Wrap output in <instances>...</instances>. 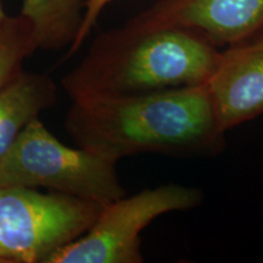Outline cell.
Returning a JSON list of instances; mask_svg holds the SVG:
<instances>
[{
	"label": "cell",
	"mask_w": 263,
	"mask_h": 263,
	"mask_svg": "<svg viewBox=\"0 0 263 263\" xmlns=\"http://www.w3.org/2000/svg\"><path fill=\"white\" fill-rule=\"evenodd\" d=\"M65 127L77 146L115 162L140 154L212 157L227 146L205 84L72 101Z\"/></svg>",
	"instance_id": "obj_1"
},
{
	"label": "cell",
	"mask_w": 263,
	"mask_h": 263,
	"mask_svg": "<svg viewBox=\"0 0 263 263\" xmlns=\"http://www.w3.org/2000/svg\"><path fill=\"white\" fill-rule=\"evenodd\" d=\"M219 50L202 32L139 14L103 32L61 84L72 101L205 84Z\"/></svg>",
	"instance_id": "obj_2"
},
{
	"label": "cell",
	"mask_w": 263,
	"mask_h": 263,
	"mask_svg": "<svg viewBox=\"0 0 263 263\" xmlns=\"http://www.w3.org/2000/svg\"><path fill=\"white\" fill-rule=\"evenodd\" d=\"M116 164L93 151L65 145L35 118L0 160V186L45 188L103 206L127 195Z\"/></svg>",
	"instance_id": "obj_3"
},
{
	"label": "cell",
	"mask_w": 263,
	"mask_h": 263,
	"mask_svg": "<svg viewBox=\"0 0 263 263\" xmlns=\"http://www.w3.org/2000/svg\"><path fill=\"white\" fill-rule=\"evenodd\" d=\"M101 205L58 192L0 186V261L47 263L90 228Z\"/></svg>",
	"instance_id": "obj_4"
},
{
	"label": "cell",
	"mask_w": 263,
	"mask_h": 263,
	"mask_svg": "<svg viewBox=\"0 0 263 263\" xmlns=\"http://www.w3.org/2000/svg\"><path fill=\"white\" fill-rule=\"evenodd\" d=\"M205 194L196 186L163 184L101 206L93 224L59 249L47 263H141L140 234L160 216L200 206Z\"/></svg>",
	"instance_id": "obj_5"
},
{
	"label": "cell",
	"mask_w": 263,
	"mask_h": 263,
	"mask_svg": "<svg viewBox=\"0 0 263 263\" xmlns=\"http://www.w3.org/2000/svg\"><path fill=\"white\" fill-rule=\"evenodd\" d=\"M217 122L223 130L263 115V37L219 51L205 83Z\"/></svg>",
	"instance_id": "obj_6"
},
{
	"label": "cell",
	"mask_w": 263,
	"mask_h": 263,
	"mask_svg": "<svg viewBox=\"0 0 263 263\" xmlns=\"http://www.w3.org/2000/svg\"><path fill=\"white\" fill-rule=\"evenodd\" d=\"M141 15L195 28L217 47H229L254 38L263 27V0H159Z\"/></svg>",
	"instance_id": "obj_7"
},
{
	"label": "cell",
	"mask_w": 263,
	"mask_h": 263,
	"mask_svg": "<svg viewBox=\"0 0 263 263\" xmlns=\"http://www.w3.org/2000/svg\"><path fill=\"white\" fill-rule=\"evenodd\" d=\"M57 99L58 88L50 76L24 70L0 90V160L22 130Z\"/></svg>",
	"instance_id": "obj_8"
},
{
	"label": "cell",
	"mask_w": 263,
	"mask_h": 263,
	"mask_svg": "<svg viewBox=\"0 0 263 263\" xmlns=\"http://www.w3.org/2000/svg\"><path fill=\"white\" fill-rule=\"evenodd\" d=\"M85 0H24L20 14L33 26L35 48L59 50L74 42Z\"/></svg>",
	"instance_id": "obj_9"
},
{
	"label": "cell",
	"mask_w": 263,
	"mask_h": 263,
	"mask_svg": "<svg viewBox=\"0 0 263 263\" xmlns=\"http://www.w3.org/2000/svg\"><path fill=\"white\" fill-rule=\"evenodd\" d=\"M35 50L28 18L20 14L0 22V90L22 71V62Z\"/></svg>",
	"instance_id": "obj_10"
},
{
	"label": "cell",
	"mask_w": 263,
	"mask_h": 263,
	"mask_svg": "<svg viewBox=\"0 0 263 263\" xmlns=\"http://www.w3.org/2000/svg\"><path fill=\"white\" fill-rule=\"evenodd\" d=\"M111 2H112V0H85L83 20H82V24L80 31L77 33V37H76L74 42L72 43V45L70 47L67 57L73 55L74 52L82 47V44H83L85 39H87L88 35L90 34L91 29L94 28L95 25H97L101 12L104 11V9L106 8Z\"/></svg>",
	"instance_id": "obj_11"
},
{
	"label": "cell",
	"mask_w": 263,
	"mask_h": 263,
	"mask_svg": "<svg viewBox=\"0 0 263 263\" xmlns=\"http://www.w3.org/2000/svg\"><path fill=\"white\" fill-rule=\"evenodd\" d=\"M6 17H8V15L5 14L4 8H3V4H2V0H0V22L4 21Z\"/></svg>",
	"instance_id": "obj_12"
},
{
	"label": "cell",
	"mask_w": 263,
	"mask_h": 263,
	"mask_svg": "<svg viewBox=\"0 0 263 263\" xmlns=\"http://www.w3.org/2000/svg\"><path fill=\"white\" fill-rule=\"evenodd\" d=\"M255 37H263V27H262L261 29H259V32L257 33V34L255 35Z\"/></svg>",
	"instance_id": "obj_13"
},
{
	"label": "cell",
	"mask_w": 263,
	"mask_h": 263,
	"mask_svg": "<svg viewBox=\"0 0 263 263\" xmlns=\"http://www.w3.org/2000/svg\"><path fill=\"white\" fill-rule=\"evenodd\" d=\"M0 263H2V261H0Z\"/></svg>",
	"instance_id": "obj_14"
}]
</instances>
